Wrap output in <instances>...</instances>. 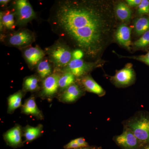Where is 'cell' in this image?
<instances>
[{"mask_svg":"<svg viewBox=\"0 0 149 149\" xmlns=\"http://www.w3.org/2000/svg\"><path fill=\"white\" fill-rule=\"evenodd\" d=\"M48 22L53 32L70 47L94 57L101 49L105 23L93 2L57 0Z\"/></svg>","mask_w":149,"mask_h":149,"instance_id":"6da1fadb","label":"cell"},{"mask_svg":"<svg viewBox=\"0 0 149 149\" xmlns=\"http://www.w3.org/2000/svg\"><path fill=\"white\" fill-rule=\"evenodd\" d=\"M45 52L54 67V71L61 72L72 59L71 47L59 39L52 45L46 48Z\"/></svg>","mask_w":149,"mask_h":149,"instance_id":"7a4b0ae2","label":"cell"},{"mask_svg":"<svg viewBox=\"0 0 149 149\" xmlns=\"http://www.w3.org/2000/svg\"><path fill=\"white\" fill-rule=\"evenodd\" d=\"M1 38L6 45L20 49L31 46L35 41V33L27 29H21L2 35Z\"/></svg>","mask_w":149,"mask_h":149,"instance_id":"3957f363","label":"cell"},{"mask_svg":"<svg viewBox=\"0 0 149 149\" xmlns=\"http://www.w3.org/2000/svg\"><path fill=\"white\" fill-rule=\"evenodd\" d=\"M124 125L132 131L140 142H149V117L147 116H134L125 121Z\"/></svg>","mask_w":149,"mask_h":149,"instance_id":"277c9868","label":"cell"},{"mask_svg":"<svg viewBox=\"0 0 149 149\" xmlns=\"http://www.w3.org/2000/svg\"><path fill=\"white\" fill-rule=\"evenodd\" d=\"M15 14L17 26L24 27L36 18V14L27 0H17L11 5Z\"/></svg>","mask_w":149,"mask_h":149,"instance_id":"5b68a950","label":"cell"},{"mask_svg":"<svg viewBox=\"0 0 149 149\" xmlns=\"http://www.w3.org/2000/svg\"><path fill=\"white\" fill-rule=\"evenodd\" d=\"M62 72L54 71L51 75L42 80L40 96L41 98L52 100L59 93L58 82Z\"/></svg>","mask_w":149,"mask_h":149,"instance_id":"8992f818","label":"cell"},{"mask_svg":"<svg viewBox=\"0 0 149 149\" xmlns=\"http://www.w3.org/2000/svg\"><path fill=\"white\" fill-rule=\"evenodd\" d=\"M94 65L93 63L84 61L82 59H72L69 64L62 70L61 72H70L76 78H82L87 75L94 67Z\"/></svg>","mask_w":149,"mask_h":149,"instance_id":"52a82bcc","label":"cell"},{"mask_svg":"<svg viewBox=\"0 0 149 149\" xmlns=\"http://www.w3.org/2000/svg\"><path fill=\"white\" fill-rule=\"evenodd\" d=\"M22 56L29 68L33 69L46 55L45 51L38 46L33 47L30 46L21 49Z\"/></svg>","mask_w":149,"mask_h":149,"instance_id":"ba28073f","label":"cell"},{"mask_svg":"<svg viewBox=\"0 0 149 149\" xmlns=\"http://www.w3.org/2000/svg\"><path fill=\"white\" fill-rule=\"evenodd\" d=\"M115 142L124 149H136L139 147L140 141L131 130L124 127L122 134L115 136Z\"/></svg>","mask_w":149,"mask_h":149,"instance_id":"9c48e42d","label":"cell"},{"mask_svg":"<svg viewBox=\"0 0 149 149\" xmlns=\"http://www.w3.org/2000/svg\"><path fill=\"white\" fill-rule=\"evenodd\" d=\"M1 32L7 33L14 31L17 26L14 10L12 6L9 8L1 12Z\"/></svg>","mask_w":149,"mask_h":149,"instance_id":"30bf717a","label":"cell"},{"mask_svg":"<svg viewBox=\"0 0 149 149\" xmlns=\"http://www.w3.org/2000/svg\"><path fill=\"white\" fill-rule=\"evenodd\" d=\"M83 94L82 88L75 82L60 93L58 99L60 102L64 103H72L81 97Z\"/></svg>","mask_w":149,"mask_h":149,"instance_id":"8fae6325","label":"cell"},{"mask_svg":"<svg viewBox=\"0 0 149 149\" xmlns=\"http://www.w3.org/2000/svg\"><path fill=\"white\" fill-rule=\"evenodd\" d=\"M22 128L19 125H15L4 134L5 141L12 147H18L22 144Z\"/></svg>","mask_w":149,"mask_h":149,"instance_id":"7c38bea8","label":"cell"},{"mask_svg":"<svg viewBox=\"0 0 149 149\" xmlns=\"http://www.w3.org/2000/svg\"><path fill=\"white\" fill-rule=\"evenodd\" d=\"M21 112L27 115H30L35 116L40 120L44 118L42 113L37 107L35 97L33 95L27 99L22 106Z\"/></svg>","mask_w":149,"mask_h":149,"instance_id":"4fadbf2b","label":"cell"},{"mask_svg":"<svg viewBox=\"0 0 149 149\" xmlns=\"http://www.w3.org/2000/svg\"><path fill=\"white\" fill-rule=\"evenodd\" d=\"M134 78L135 74L133 70L130 67L128 66L118 71L113 79L117 85L125 86L131 84Z\"/></svg>","mask_w":149,"mask_h":149,"instance_id":"5bb4252c","label":"cell"},{"mask_svg":"<svg viewBox=\"0 0 149 149\" xmlns=\"http://www.w3.org/2000/svg\"><path fill=\"white\" fill-rule=\"evenodd\" d=\"M80 80L83 88L86 91L95 94L100 97L104 96L105 94V92L101 86L91 76L86 75L80 78Z\"/></svg>","mask_w":149,"mask_h":149,"instance_id":"9a60e30c","label":"cell"},{"mask_svg":"<svg viewBox=\"0 0 149 149\" xmlns=\"http://www.w3.org/2000/svg\"><path fill=\"white\" fill-rule=\"evenodd\" d=\"M36 68L37 76L42 80L51 75L54 71V67L48 58H44Z\"/></svg>","mask_w":149,"mask_h":149,"instance_id":"2e32d148","label":"cell"},{"mask_svg":"<svg viewBox=\"0 0 149 149\" xmlns=\"http://www.w3.org/2000/svg\"><path fill=\"white\" fill-rule=\"evenodd\" d=\"M131 29L125 24H122L118 28L116 37L118 42L122 45L129 48L131 45Z\"/></svg>","mask_w":149,"mask_h":149,"instance_id":"e0dca14e","label":"cell"},{"mask_svg":"<svg viewBox=\"0 0 149 149\" xmlns=\"http://www.w3.org/2000/svg\"><path fill=\"white\" fill-rule=\"evenodd\" d=\"M24 91L22 90L17 92L10 95L8 98V113L12 114L15 110L22 107V101L24 95Z\"/></svg>","mask_w":149,"mask_h":149,"instance_id":"ac0fdd59","label":"cell"},{"mask_svg":"<svg viewBox=\"0 0 149 149\" xmlns=\"http://www.w3.org/2000/svg\"><path fill=\"white\" fill-rule=\"evenodd\" d=\"M43 126L39 124L33 127L27 125L22 128L23 136L25 139V142H30L37 139L42 135L43 132Z\"/></svg>","mask_w":149,"mask_h":149,"instance_id":"d6986e66","label":"cell"},{"mask_svg":"<svg viewBox=\"0 0 149 149\" xmlns=\"http://www.w3.org/2000/svg\"><path fill=\"white\" fill-rule=\"evenodd\" d=\"M40 80L37 75H32L27 76L24 78L23 82L22 91L24 92H37L40 90Z\"/></svg>","mask_w":149,"mask_h":149,"instance_id":"ffe728a7","label":"cell"},{"mask_svg":"<svg viewBox=\"0 0 149 149\" xmlns=\"http://www.w3.org/2000/svg\"><path fill=\"white\" fill-rule=\"evenodd\" d=\"M76 77L69 72H62L59 80V93H61L75 83Z\"/></svg>","mask_w":149,"mask_h":149,"instance_id":"44dd1931","label":"cell"},{"mask_svg":"<svg viewBox=\"0 0 149 149\" xmlns=\"http://www.w3.org/2000/svg\"><path fill=\"white\" fill-rule=\"evenodd\" d=\"M134 26L137 35H143L149 30V17H143L137 19L135 21Z\"/></svg>","mask_w":149,"mask_h":149,"instance_id":"7402d4cb","label":"cell"},{"mask_svg":"<svg viewBox=\"0 0 149 149\" xmlns=\"http://www.w3.org/2000/svg\"><path fill=\"white\" fill-rule=\"evenodd\" d=\"M116 13L118 18L123 21H128L131 16V10L124 3H120L118 5Z\"/></svg>","mask_w":149,"mask_h":149,"instance_id":"603a6c76","label":"cell"},{"mask_svg":"<svg viewBox=\"0 0 149 149\" xmlns=\"http://www.w3.org/2000/svg\"><path fill=\"white\" fill-rule=\"evenodd\" d=\"M134 45L138 47H144L149 45V30L142 35V37L136 41Z\"/></svg>","mask_w":149,"mask_h":149,"instance_id":"cb8c5ba5","label":"cell"},{"mask_svg":"<svg viewBox=\"0 0 149 149\" xmlns=\"http://www.w3.org/2000/svg\"><path fill=\"white\" fill-rule=\"evenodd\" d=\"M138 13L141 14L149 13V1L148 0H142L139 6Z\"/></svg>","mask_w":149,"mask_h":149,"instance_id":"d4e9b609","label":"cell"},{"mask_svg":"<svg viewBox=\"0 0 149 149\" xmlns=\"http://www.w3.org/2000/svg\"><path fill=\"white\" fill-rule=\"evenodd\" d=\"M82 148L81 146L76 143L74 140L70 141L64 147L65 149H77Z\"/></svg>","mask_w":149,"mask_h":149,"instance_id":"484cf974","label":"cell"},{"mask_svg":"<svg viewBox=\"0 0 149 149\" xmlns=\"http://www.w3.org/2000/svg\"><path fill=\"white\" fill-rule=\"evenodd\" d=\"M132 58H133L143 62L146 64L149 65V52L146 54L144 55L139 56L137 57H132Z\"/></svg>","mask_w":149,"mask_h":149,"instance_id":"4316f807","label":"cell"},{"mask_svg":"<svg viewBox=\"0 0 149 149\" xmlns=\"http://www.w3.org/2000/svg\"><path fill=\"white\" fill-rule=\"evenodd\" d=\"M84 52L80 49H76L72 52V59H81L84 56Z\"/></svg>","mask_w":149,"mask_h":149,"instance_id":"83f0119b","label":"cell"},{"mask_svg":"<svg viewBox=\"0 0 149 149\" xmlns=\"http://www.w3.org/2000/svg\"><path fill=\"white\" fill-rule=\"evenodd\" d=\"M74 141L79 144L82 148H85V147H88V144L86 141L85 139L83 138H79L77 139H74Z\"/></svg>","mask_w":149,"mask_h":149,"instance_id":"f1b7e54d","label":"cell"},{"mask_svg":"<svg viewBox=\"0 0 149 149\" xmlns=\"http://www.w3.org/2000/svg\"><path fill=\"white\" fill-rule=\"evenodd\" d=\"M142 1L141 0H127L126 1L128 5L130 6H139L141 3Z\"/></svg>","mask_w":149,"mask_h":149,"instance_id":"f546056e","label":"cell"},{"mask_svg":"<svg viewBox=\"0 0 149 149\" xmlns=\"http://www.w3.org/2000/svg\"><path fill=\"white\" fill-rule=\"evenodd\" d=\"M10 1H9V0H1L0 1V5H1V7L3 8H6V7H7Z\"/></svg>","mask_w":149,"mask_h":149,"instance_id":"4dcf8cb0","label":"cell"},{"mask_svg":"<svg viewBox=\"0 0 149 149\" xmlns=\"http://www.w3.org/2000/svg\"><path fill=\"white\" fill-rule=\"evenodd\" d=\"M77 149H97L95 148H90V147H85V148H80Z\"/></svg>","mask_w":149,"mask_h":149,"instance_id":"1f68e13d","label":"cell"},{"mask_svg":"<svg viewBox=\"0 0 149 149\" xmlns=\"http://www.w3.org/2000/svg\"><path fill=\"white\" fill-rule=\"evenodd\" d=\"M145 149H149V147H147V148H146Z\"/></svg>","mask_w":149,"mask_h":149,"instance_id":"d6a6232c","label":"cell"}]
</instances>
